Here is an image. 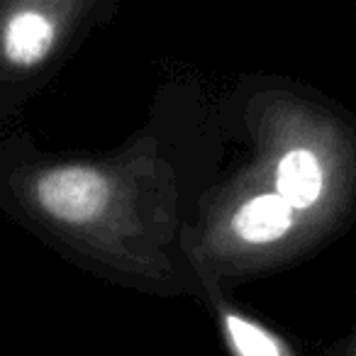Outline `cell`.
<instances>
[{"label":"cell","mask_w":356,"mask_h":356,"mask_svg":"<svg viewBox=\"0 0 356 356\" xmlns=\"http://www.w3.org/2000/svg\"><path fill=\"white\" fill-rule=\"evenodd\" d=\"M227 330H229V337H232V344L237 346V351H242V354H254V356L283 354V346L278 344L276 339H271L266 332L259 330V327L252 325V322H244L242 317L229 315Z\"/></svg>","instance_id":"5"},{"label":"cell","mask_w":356,"mask_h":356,"mask_svg":"<svg viewBox=\"0 0 356 356\" xmlns=\"http://www.w3.org/2000/svg\"><path fill=\"white\" fill-rule=\"evenodd\" d=\"M37 198L64 222H88L108 203V181L86 166L56 168L40 178Z\"/></svg>","instance_id":"1"},{"label":"cell","mask_w":356,"mask_h":356,"mask_svg":"<svg viewBox=\"0 0 356 356\" xmlns=\"http://www.w3.org/2000/svg\"><path fill=\"white\" fill-rule=\"evenodd\" d=\"M293 205L278 195H259L249 200L234 218V229L242 239L254 244L273 242L291 227Z\"/></svg>","instance_id":"2"},{"label":"cell","mask_w":356,"mask_h":356,"mask_svg":"<svg viewBox=\"0 0 356 356\" xmlns=\"http://www.w3.org/2000/svg\"><path fill=\"white\" fill-rule=\"evenodd\" d=\"M278 193L293 205V208H307L317 200L322 191V171L317 159L310 152H291L278 166L276 176Z\"/></svg>","instance_id":"4"},{"label":"cell","mask_w":356,"mask_h":356,"mask_svg":"<svg viewBox=\"0 0 356 356\" xmlns=\"http://www.w3.org/2000/svg\"><path fill=\"white\" fill-rule=\"evenodd\" d=\"M54 42V27L49 20L37 13H17L10 17L3 35V49L8 61L17 66H30L35 61L44 59Z\"/></svg>","instance_id":"3"}]
</instances>
